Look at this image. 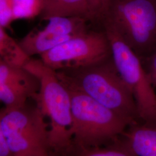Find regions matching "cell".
I'll return each mask as SVG.
<instances>
[{
	"mask_svg": "<svg viewBox=\"0 0 156 156\" xmlns=\"http://www.w3.org/2000/svg\"><path fill=\"white\" fill-rule=\"evenodd\" d=\"M68 88L80 91L118 115L140 121L134 95L118 73L112 56L86 67L57 71Z\"/></svg>",
	"mask_w": 156,
	"mask_h": 156,
	"instance_id": "1",
	"label": "cell"
},
{
	"mask_svg": "<svg viewBox=\"0 0 156 156\" xmlns=\"http://www.w3.org/2000/svg\"><path fill=\"white\" fill-rule=\"evenodd\" d=\"M93 23L115 30L141 60L156 51V0H103Z\"/></svg>",
	"mask_w": 156,
	"mask_h": 156,
	"instance_id": "2",
	"label": "cell"
},
{
	"mask_svg": "<svg viewBox=\"0 0 156 156\" xmlns=\"http://www.w3.org/2000/svg\"><path fill=\"white\" fill-rule=\"evenodd\" d=\"M38 79L40 88L33 99L45 117L50 119V152L67 156L73 147V117L71 97L57 71L39 59L30 58L24 66Z\"/></svg>",
	"mask_w": 156,
	"mask_h": 156,
	"instance_id": "3",
	"label": "cell"
},
{
	"mask_svg": "<svg viewBox=\"0 0 156 156\" xmlns=\"http://www.w3.org/2000/svg\"><path fill=\"white\" fill-rule=\"evenodd\" d=\"M67 88L71 102L73 147L90 148L112 144L134 123L83 93Z\"/></svg>",
	"mask_w": 156,
	"mask_h": 156,
	"instance_id": "4",
	"label": "cell"
},
{
	"mask_svg": "<svg viewBox=\"0 0 156 156\" xmlns=\"http://www.w3.org/2000/svg\"><path fill=\"white\" fill-rule=\"evenodd\" d=\"M36 105L0 112V133L5 136L15 156H50L48 124Z\"/></svg>",
	"mask_w": 156,
	"mask_h": 156,
	"instance_id": "5",
	"label": "cell"
},
{
	"mask_svg": "<svg viewBox=\"0 0 156 156\" xmlns=\"http://www.w3.org/2000/svg\"><path fill=\"white\" fill-rule=\"evenodd\" d=\"M118 73L131 90L140 122L156 125V93L141 59L112 28L103 26Z\"/></svg>",
	"mask_w": 156,
	"mask_h": 156,
	"instance_id": "6",
	"label": "cell"
},
{
	"mask_svg": "<svg viewBox=\"0 0 156 156\" xmlns=\"http://www.w3.org/2000/svg\"><path fill=\"white\" fill-rule=\"evenodd\" d=\"M112 57L111 44L104 30H89L40 56L55 71L86 67Z\"/></svg>",
	"mask_w": 156,
	"mask_h": 156,
	"instance_id": "7",
	"label": "cell"
},
{
	"mask_svg": "<svg viewBox=\"0 0 156 156\" xmlns=\"http://www.w3.org/2000/svg\"><path fill=\"white\" fill-rule=\"evenodd\" d=\"M38 79L30 73L26 76L0 83V100L8 109L25 105L39 91Z\"/></svg>",
	"mask_w": 156,
	"mask_h": 156,
	"instance_id": "8",
	"label": "cell"
},
{
	"mask_svg": "<svg viewBox=\"0 0 156 156\" xmlns=\"http://www.w3.org/2000/svg\"><path fill=\"white\" fill-rule=\"evenodd\" d=\"M137 156H156V125L135 122L121 137Z\"/></svg>",
	"mask_w": 156,
	"mask_h": 156,
	"instance_id": "9",
	"label": "cell"
},
{
	"mask_svg": "<svg viewBox=\"0 0 156 156\" xmlns=\"http://www.w3.org/2000/svg\"><path fill=\"white\" fill-rule=\"evenodd\" d=\"M42 20L56 17H83L92 22L93 11L90 0H46Z\"/></svg>",
	"mask_w": 156,
	"mask_h": 156,
	"instance_id": "10",
	"label": "cell"
},
{
	"mask_svg": "<svg viewBox=\"0 0 156 156\" xmlns=\"http://www.w3.org/2000/svg\"><path fill=\"white\" fill-rule=\"evenodd\" d=\"M71 38L56 34L44 28L30 32L19 44L26 54L32 58L35 55L41 56Z\"/></svg>",
	"mask_w": 156,
	"mask_h": 156,
	"instance_id": "11",
	"label": "cell"
},
{
	"mask_svg": "<svg viewBox=\"0 0 156 156\" xmlns=\"http://www.w3.org/2000/svg\"><path fill=\"white\" fill-rule=\"evenodd\" d=\"M45 29L56 34L73 38L89 31V20L83 17H56L49 19Z\"/></svg>",
	"mask_w": 156,
	"mask_h": 156,
	"instance_id": "12",
	"label": "cell"
},
{
	"mask_svg": "<svg viewBox=\"0 0 156 156\" xmlns=\"http://www.w3.org/2000/svg\"><path fill=\"white\" fill-rule=\"evenodd\" d=\"M30 58L19 42L7 33L6 30L0 27V60L23 67Z\"/></svg>",
	"mask_w": 156,
	"mask_h": 156,
	"instance_id": "13",
	"label": "cell"
},
{
	"mask_svg": "<svg viewBox=\"0 0 156 156\" xmlns=\"http://www.w3.org/2000/svg\"><path fill=\"white\" fill-rule=\"evenodd\" d=\"M137 156L120 138L110 145L96 147H73L67 156Z\"/></svg>",
	"mask_w": 156,
	"mask_h": 156,
	"instance_id": "14",
	"label": "cell"
},
{
	"mask_svg": "<svg viewBox=\"0 0 156 156\" xmlns=\"http://www.w3.org/2000/svg\"><path fill=\"white\" fill-rule=\"evenodd\" d=\"M46 0H13L15 21L32 19L41 16L45 8Z\"/></svg>",
	"mask_w": 156,
	"mask_h": 156,
	"instance_id": "15",
	"label": "cell"
},
{
	"mask_svg": "<svg viewBox=\"0 0 156 156\" xmlns=\"http://www.w3.org/2000/svg\"><path fill=\"white\" fill-rule=\"evenodd\" d=\"M14 21L13 0H0V27L11 29Z\"/></svg>",
	"mask_w": 156,
	"mask_h": 156,
	"instance_id": "16",
	"label": "cell"
},
{
	"mask_svg": "<svg viewBox=\"0 0 156 156\" xmlns=\"http://www.w3.org/2000/svg\"><path fill=\"white\" fill-rule=\"evenodd\" d=\"M142 62L151 81L155 86L156 85V51L149 57L142 60Z\"/></svg>",
	"mask_w": 156,
	"mask_h": 156,
	"instance_id": "17",
	"label": "cell"
},
{
	"mask_svg": "<svg viewBox=\"0 0 156 156\" xmlns=\"http://www.w3.org/2000/svg\"><path fill=\"white\" fill-rule=\"evenodd\" d=\"M0 156H15L5 136L0 133Z\"/></svg>",
	"mask_w": 156,
	"mask_h": 156,
	"instance_id": "18",
	"label": "cell"
},
{
	"mask_svg": "<svg viewBox=\"0 0 156 156\" xmlns=\"http://www.w3.org/2000/svg\"><path fill=\"white\" fill-rule=\"evenodd\" d=\"M102 1L103 0H90L91 6H92V8H93V20L94 19L97 12L98 11Z\"/></svg>",
	"mask_w": 156,
	"mask_h": 156,
	"instance_id": "19",
	"label": "cell"
},
{
	"mask_svg": "<svg viewBox=\"0 0 156 156\" xmlns=\"http://www.w3.org/2000/svg\"><path fill=\"white\" fill-rule=\"evenodd\" d=\"M50 156H58L56 155V154H53V153H52Z\"/></svg>",
	"mask_w": 156,
	"mask_h": 156,
	"instance_id": "20",
	"label": "cell"
},
{
	"mask_svg": "<svg viewBox=\"0 0 156 156\" xmlns=\"http://www.w3.org/2000/svg\"></svg>",
	"mask_w": 156,
	"mask_h": 156,
	"instance_id": "21",
	"label": "cell"
}]
</instances>
